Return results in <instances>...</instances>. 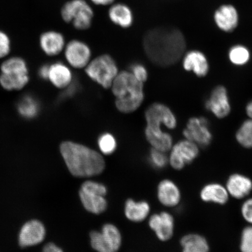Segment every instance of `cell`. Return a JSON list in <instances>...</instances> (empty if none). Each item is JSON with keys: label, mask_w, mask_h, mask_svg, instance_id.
I'll return each instance as SVG.
<instances>
[{"label": "cell", "mask_w": 252, "mask_h": 252, "mask_svg": "<svg viewBox=\"0 0 252 252\" xmlns=\"http://www.w3.org/2000/svg\"><path fill=\"white\" fill-rule=\"evenodd\" d=\"M145 52L154 64L169 67L180 61L187 47L184 34L178 28H155L144 39Z\"/></svg>", "instance_id": "1"}, {"label": "cell", "mask_w": 252, "mask_h": 252, "mask_svg": "<svg viewBox=\"0 0 252 252\" xmlns=\"http://www.w3.org/2000/svg\"><path fill=\"white\" fill-rule=\"evenodd\" d=\"M60 151L68 171L76 177L98 175L105 168V159L101 154L83 144L63 141Z\"/></svg>", "instance_id": "2"}, {"label": "cell", "mask_w": 252, "mask_h": 252, "mask_svg": "<svg viewBox=\"0 0 252 252\" xmlns=\"http://www.w3.org/2000/svg\"><path fill=\"white\" fill-rule=\"evenodd\" d=\"M146 127L145 135L153 149L167 153L173 146L172 135L161 129L164 125L169 129L177 126V119L168 106L161 103H154L145 111Z\"/></svg>", "instance_id": "3"}, {"label": "cell", "mask_w": 252, "mask_h": 252, "mask_svg": "<svg viewBox=\"0 0 252 252\" xmlns=\"http://www.w3.org/2000/svg\"><path fill=\"white\" fill-rule=\"evenodd\" d=\"M110 88L115 97L116 108L120 112L133 113L144 102V83L137 80L130 71L119 72Z\"/></svg>", "instance_id": "4"}, {"label": "cell", "mask_w": 252, "mask_h": 252, "mask_svg": "<svg viewBox=\"0 0 252 252\" xmlns=\"http://www.w3.org/2000/svg\"><path fill=\"white\" fill-rule=\"evenodd\" d=\"M0 86L5 91H20L29 83V68L26 61L20 57L5 59L0 66Z\"/></svg>", "instance_id": "5"}, {"label": "cell", "mask_w": 252, "mask_h": 252, "mask_svg": "<svg viewBox=\"0 0 252 252\" xmlns=\"http://www.w3.org/2000/svg\"><path fill=\"white\" fill-rule=\"evenodd\" d=\"M61 14L64 23L79 31L90 29L93 23L94 11L86 0H69L62 6Z\"/></svg>", "instance_id": "6"}, {"label": "cell", "mask_w": 252, "mask_h": 252, "mask_svg": "<svg viewBox=\"0 0 252 252\" xmlns=\"http://www.w3.org/2000/svg\"><path fill=\"white\" fill-rule=\"evenodd\" d=\"M85 70L91 80L105 89L111 87L119 72L114 59L107 54L97 56L91 61Z\"/></svg>", "instance_id": "7"}, {"label": "cell", "mask_w": 252, "mask_h": 252, "mask_svg": "<svg viewBox=\"0 0 252 252\" xmlns=\"http://www.w3.org/2000/svg\"><path fill=\"white\" fill-rule=\"evenodd\" d=\"M107 189L105 185L94 181H87L82 185L79 196L82 204L88 212L99 214L106 209L105 196Z\"/></svg>", "instance_id": "8"}, {"label": "cell", "mask_w": 252, "mask_h": 252, "mask_svg": "<svg viewBox=\"0 0 252 252\" xmlns=\"http://www.w3.org/2000/svg\"><path fill=\"white\" fill-rule=\"evenodd\" d=\"M90 241L97 252H117L121 247L122 235L115 225L106 223L101 231L90 233Z\"/></svg>", "instance_id": "9"}, {"label": "cell", "mask_w": 252, "mask_h": 252, "mask_svg": "<svg viewBox=\"0 0 252 252\" xmlns=\"http://www.w3.org/2000/svg\"><path fill=\"white\" fill-rule=\"evenodd\" d=\"M168 157V162L173 169L181 170L190 164L199 155V147L187 139L179 141L173 146Z\"/></svg>", "instance_id": "10"}, {"label": "cell", "mask_w": 252, "mask_h": 252, "mask_svg": "<svg viewBox=\"0 0 252 252\" xmlns=\"http://www.w3.org/2000/svg\"><path fill=\"white\" fill-rule=\"evenodd\" d=\"M183 134L186 139L193 142L198 147L209 146L213 139L209 122L204 117H193L189 119Z\"/></svg>", "instance_id": "11"}, {"label": "cell", "mask_w": 252, "mask_h": 252, "mask_svg": "<svg viewBox=\"0 0 252 252\" xmlns=\"http://www.w3.org/2000/svg\"><path fill=\"white\" fill-rule=\"evenodd\" d=\"M64 52L68 64L77 69L86 68L92 56L90 46L78 39H73L66 43Z\"/></svg>", "instance_id": "12"}, {"label": "cell", "mask_w": 252, "mask_h": 252, "mask_svg": "<svg viewBox=\"0 0 252 252\" xmlns=\"http://www.w3.org/2000/svg\"><path fill=\"white\" fill-rule=\"evenodd\" d=\"M205 108L217 118L223 119L228 116L231 107L225 87L219 86L214 88L209 98L205 102Z\"/></svg>", "instance_id": "13"}, {"label": "cell", "mask_w": 252, "mask_h": 252, "mask_svg": "<svg viewBox=\"0 0 252 252\" xmlns=\"http://www.w3.org/2000/svg\"><path fill=\"white\" fill-rule=\"evenodd\" d=\"M149 223L150 227L160 241H168L174 234L175 220L169 213L154 214L150 217Z\"/></svg>", "instance_id": "14"}, {"label": "cell", "mask_w": 252, "mask_h": 252, "mask_svg": "<svg viewBox=\"0 0 252 252\" xmlns=\"http://www.w3.org/2000/svg\"><path fill=\"white\" fill-rule=\"evenodd\" d=\"M45 226L38 220H31L25 223L19 235V243L22 247L38 245L45 239Z\"/></svg>", "instance_id": "15"}, {"label": "cell", "mask_w": 252, "mask_h": 252, "mask_svg": "<svg viewBox=\"0 0 252 252\" xmlns=\"http://www.w3.org/2000/svg\"><path fill=\"white\" fill-rule=\"evenodd\" d=\"M66 45L63 34L56 31H48L41 34L39 45L45 55L50 57L58 56L64 51Z\"/></svg>", "instance_id": "16"}, {"label": "cell", "mask_w": 252, "mask_h": 252, "mask_svg": "<svg viewBox=\"0 0 252 252\" xmlns=\"http://www.w3.org/2000/svg\"><path fill=\"white\" fill-rule=\"evenodd\" d=\"M214 18L217 26L225 32L234 31L239 23L238 11L230 4L220 6L214 13Z\"/></svg>", "instance_id": "17"}, {"label": "cell", "mask_w": 252, "mask_h": 252, "mask_svg": "<svg viewBox=\"0 0 252 252\" xmlns=\"http://www.w3.org/2000/svg\"><path fill=\"white\" fill-rule=\"evenodd\" d=\"M225 188L229 196L236 199H243L252 191V181L247 176L234 173L228 178Z\"/></svg>", "instance_id": "18"}, {"label": "cell", "mask_w": 252, "mask_h": 252, "mask_svg": "<svg viewBox=\"0 0 252 252\" xmlns=\"http://www.w3.org/2000/svg\"><path fill=\"white\" fill-rule=\"evenodd\" d=\"M157 197L159 202L167 207H175L181 203L182 194L175 183L164 179L158 186Z\"/></svg>", "instance_id": "19"}, {"label": "cell", "mask_w": 252, "mask_h": 252, "mask_svg": "<svg viewBox=\"0 0 252 252\" xmlns=\"http://www.w3.org/2000/svg\"><path fill=\"white\" fill-rule=\"evenodd\" d=\"M108 15L109 20L113 24L124 29H128L133 24V11L124 3L115 2L110 5Z\"/></svg>", "instance_id": "20"}, {"label": "cell", "mask_w": 252, "mask_h": 252, "mask_svg": "<svg viewBox=\"0 0 252 252\" xmlns=\"http://www.w3.org/2000/svg\"><path fill=\"white\" fill-rule=\"evenodd\" d=\"M183 66L186 71H193L198 77H206L210 69L206 56L198 50H191L186 54Z\"/></svg>", "instance_id": "21"}, {"label": "cell", "mask_w": 252, "mask_h": 252, "mask_svg": "<svg viewBox=\"0 0 252 252\" xmlns=\"http://www.w3.org/2000/svg\"><path fill=\"white\" fill-rule=\"evenodd\" d=\"M48 80L56 88L63 90L74 80L70 68L64 63L58 62L50 64Z\"/></svg>", "instance_id": "22"}, {"label": "cell", "mask_w": 252, "mask_h": 252, "mask_svg": "<svg viewBox=\"0 0 252 252\" xmlns=\"http://www.w3.org/2000/svg\"><path fill=\"white\" fill-rule=\"evenodd\" d=\"M200 196L204 202L223 205L228 202L229 195L223 185L211 183L201 189Z\"/></svg>", "instance_id": "23"}, {"label": "cell", "mask_w": 252, "mask_h": 252, "mask_svg": "<svg viewBox=\"0 0 252 252\" xmlns=\"http://www.w3.org/2000/svg\"><path fill=\"white\" fill-rule=\"evenodd\" d=\"M150 206L145 201H135L129 199L126 202L125 207V216L131 221L139 222L143 221L149 216Z\"/></svg>", "instance_id": "24"}, {"label": "cell", "mask_w": 252, "mask_h": 252, "mask_svg": "<svg viewBox=\"0 0 252 252\" xmlns=\"http://www.w3.org/2000/svg\"><path fill=\"white\" fill-rule=\"evenodd\" d=\"M17 109L18 113L22 118L27 120L36 118L40 112V104L31 94H25L19 100Z\"/></svg>", "instance_id": "25"}, {"label": "cell", "mask_w": 252, "mask_h": 252, "mask_svg": "<svg viewBox=\"0 0 252 252\" xmlns=\"http://www.w3.org/2000/svg\"><path fill=\"white\" fill-rule=\"evenodd\" d=\"M181 245L182 252H210V245L206 238L198 234L183 236Z\"/></svg>", "instance_id": "26"}, {"label": "cell", "mask_w": 252, "mask_h": 252, "mask_svg": "<svg viewBox=\"0 0 252 252\" xmlns=\"http://www.w3.org/2000/svg\"><path fill=\"white\" fill-rule=\"evenodd\" d=\"M228 57L233 64L241 66L247 64L250 61L251 53L247 47L237 45L229 49Z\"/></svg>", "instance_id": "27"}, {"label": "cell", "mask_w": 252, "mask_h": 252, "mask_svg": "<svg viewBox=\"0 0 252 252\" xmlns=\"http://www.w3.org/2000/svg\"><path fill=\"white\" fill-rule=\"evenodd\" d=\"M236 139L245 149H252V119L245 121L236 133Z\"/></svg>", "instance_id": "28"}, {"label": "cell", "mask_w": 252, "mask_h": 252, "mask_svg": "<svg viewBox=\"0 0 252 252\" xmlns=\"http://www.w3.org/2000/svg\"><path fill=\"white\" fill-rule=\"evenodd\" d=\"M97 146L100 153L104 155H111L117 149V141L112 133L105 132L99 135L97 139Z\"/></svg>", "instance_id": "29"}, {"label": "cell", "mask_w": 252, "mask_h": 252, "mask_svg": "<svg viewBox=\"0 0 252 252\" xmlns=\"http://www.w3.org/2000/svg\"><path fill=\"white\" fill-rule=\"evenodd\" d=\"M149 160L151 164L157 169L164 168L169 163L168 157L166 155V153L153 148L150 151Z\"/></svg>", "instance_id": "30"}, {"label": "cell", "mask_w": 252, "mask_h": 252, "mask_svg": "<svg viewBox=\"0 0 252 252\" xmlns=\"http://www.w3.org/2000/svg\"><path fill=\"white\" fill-rule=\"evenodd\" d=\"M241 252H252V225L247 226L242 231L241 237Z\"/></svg>", "instance_id": "31"}, {"label": "cell", "mask_w": 252, "mask_h": 252, "mask_svg": "<svg viewBox=\"0 0 252 252\" xmlns=\"http://www.w3.org/2000/svg\"><path fill=\"white\" fill-rule=\"evenodd\" d=\"M129 71H130L137 80L143 83L147 80L149 77L147 68L141 63H135L132 64Z\"/></svg>", "instance_id": "32"}, {"label": "cell", "mask_w": 252, "mask_h": 252, "mask_svg": "<svg viewBox=\"0 0 252 252\" xmlns=\"http://www.w3.org/2000/svg\"><path fill=\"white\" fill-rule=\"evenodd\" d=\"M11 42L9 36L0 30V59L5 58L11 52Z\"/></svg>", "instance_id": "33"}, {"label": "cell", "mask_w": 252, "mask_h": 252, "mask_svg": "<svg viewBox=\"0 0 252 252\" xmlns=\"http://www.w3.org/2000/svg\"><path fill=\"white\" fill-rule=\"evenodd\" d=\"M79 90H80V84L77 81L73 80L71 84L63 89L61 95L60 96V99L62 101V100L71 98L78 93Z\"/></svg>", "instance_id": "34"}, {"label": "cell", "mask_w": 252, "mask_h": 252, "mask_svg": "<svg viewBox=\"0 0 252 252\" xmlns=\"http://www.w3.org/2000/svg\"><path fill=\"white\" fill-rule=\"evenodd\" d=\"M241 212L246 221L252 225V197L247 198L242 204Z\"/></svg>", "instance_id": "35"}, {"label": "cell", "mask_w": 252, "mask_h": 252, "mask_svg": "<svg viewBox=\"0 0 252 252\" xmlns=\"http://www.w3.org/2000/svg\"><path fill=\"white\" fill-rule=\"evenodd\" d=\"M50 64H43L38 70L39 77L43 80H48Z\"/></svg>", "instance_id": "36"}, {"label": "cell", "mask_w": 252, "mask_h": 252, "mask_svg": "<svg viewBox=\"0 0 252 252\" xmlns=\"http://www.w3.org/2000/svg\"><path fill=\"white\" fill-rule=\"evenodd\" d=\"M42 252H64L61 248H59L53 243L47 244L43 248Z\"/></svg>", "instance_id": "37"}, {"label": "cell", "mask_w": 252, "mask_h": 252, "mask_svg": "<svg viewBox=\"0 0 252 252\" xmlns=\"http://www.w3.org/2000/svg\"><path fill=\"white\" fill-rule=\"evenodd\" d=\"M93 4L97 6H110L115 3L116 0H90Z\"/></svg>", "instance_id": "38"}, {"label": "cell", "mask_w": 252, "mask_h": 252, "mask_svg": "<svg viewBox=\"0 0 252 252\" xmlns=\"http://www.w3.org/2000/svg\"><path fill=\"white\" fill-rule=\"evenodd\" d=\"M246 112L249 117L252 119V100L246 106Z\"/></svg>", "instance_id": "39"}]
</instances>
